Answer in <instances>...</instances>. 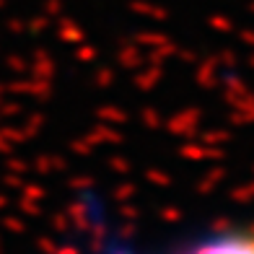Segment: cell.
I'll return each instance as SVG.
<instances>
[{
  "mask_svg": "<svg viewBox=\"0 0 254 254\" xmlns=\"http://www.w3.org/2000/svg\"><path fill=\"white\" fill-rule=\"evenodd\" d=\"M184 254H254V226L215 231L200 239Z\"/></svg>",
  "mask_w": 254,
  "mask_h": 254,
  "instance_id": "1",
  "label": "cell"
}]
</instances>
